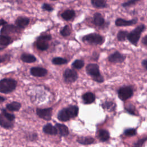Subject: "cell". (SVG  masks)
Listing matches in <instances>:
<instances>
[{"label": "cell", "instance_id": "obj_20", "mask_svg": "<svg viewBox=\"0 0 147 147\" xmlns=\"http://www.w3.org/2000/svg\"><path fill=\"white\" fill-rule=\"evenodd\" d=\"M21 59L22 61L28 63H33L36 61V58L33 55L28 53H23L21 56Z\"/></svg>", "mask_w": 147, "mask_h": 147}, {"label": "cell", "instance_id": "obj_33", "mask_svg": "<svg viewBox=\"0 0 147 147\" xmlns=\"http://www.w3.org/2000/svg\"><path fill=\"white\" fill-rule=\"evenodd\" d=\"M137 134V131L135 129L129 128L124 131V134L127 136H133Z\"/></svg>", "mask_w": 147, "mask_h": 147}, {"label": "cell", "instance_id": "obj_25", "mask_svg": "<svg viewBox=\"0 0 147 147\" xmlns=\"http://www.w3.org/2000/svg\"><path fill=\"white\" fill-rule=\"evenodd\" d=\"M21 108V104L17 102H13L6 105V109L9 111H18Z\"/></svg>", "mask_w": 147, "mask_h": 147}, {"label": "cell", "instance_id": "obj_9", "mask_svg": "<svg viewBox=\"0 0 147 147\" xmlns=\"http://www.w3.org/2000/svg\"><path fill=\"white\" fill-rule=\"evenodd\" d=\"M137 22V19L134 18L130 20H126L121 18H117L115 20V25L117 26H127L136 24Z\"/></svg>", "mask_w": 147, "mask_h": 147}, {"label": "cell", "instance_id": "obj_10", "mask_svg": "<svg viewBox=\"0 0 147 147\" xmlns=\"http://www.w3.org/2000/svg\"><path fill=\"white\" fill-rule=\"evenodd\" d=\"M125 59V56L118 52H115L109 56V60L112 63H122Z\"/></svg>", "mask_w": 147, "mask_h": 147}, {"label": "cell", "instance_id": "obj_15", "mask_svg": "<svg viewBox=\"0 0 147 147\" xmlns=\"http://www.w3.org/2000/svg\"><path fill=\"white\" fill-rule=\"evenodd\" d=\"M95 95L93 93L91 92H88L85 93L82 96V99L83 100V102L86 104H90L95 100Z\"/></svg>", "mask_w": 147, "mask_h": 147}, {"label": "cell", "instance_id": "obj_26", "mask_svg": "<svg viewBox=\"0 0 147 147\" xmlns=\"http://www.w3.org/2000/svg\"><path fill=\"white\" fill-rule=\"evenodd\" d=\"M110 134L106 130H100L99 131V138L102 142L107 141L109 139Z\"/></svg>", "mask_w": 147, "mask_h": 147}, {"label": "cell", "instance_id": "obj_12", "mask_svg": "<svg viewBox=\"0 0 147 147\" xmlns=\"http://www.w3.org/2000/svg\"><path fill=\"white\" fill-rule=\"evenodd\" d=\"M15 23L18 28H24L26 26L28 25V24L29 23V19L27 17H18L16 20Z\"/></svg>", "mask_w": 147, "mask_h": 147}, {"label": "cell", "instance_id": "obj_7", "mask_svg": "<svg viewBox=\"0 0 147 147\" xmlns=\"http://www.w3.org/2000/svg\"><path fill=\"white\" fill-rule=\"evenodd\" d=\"M63 76L64 80L67 83L74 82L78 79V74L76 72L72 69L67 68L65 70Z\"/></svg>", "mask_w": 147, "mask_h": 147}, {"label": "cell", "instance_id": "obj_38", "mask_svg": "<svg viewBox=\"0 0 147 147\" xmlns=\"http://www.w3.org/2000/svg\"><path fill=\"white\" fill-rule=\"evenodd\" d=\"M39 38H40L41 39H43V40H47V41H49L51 39V36L49 35V34L42 35V36H40Z\"/></svg>", "mask_w": 147, "mask_h": 147}, {"label": "cell", "instance_id": "obj_36", "mask_svg": "<svg viewBox=\"0 0 147 147\" xmlns=\"http://www.w3.org/2000/svg\"><path fill=\"white\" fill-rule=\"evenodd\" d=\"M42 9H44V10L46 11H52L53 10V8L48 3H44L42 6H41Z\"/></svg>", "mask_w": 147, "mask_h": 147}, {"label": "cell", "instance_id": "obj_37", "mask_svg": "<svg viewBox=\"0 0 147 147\" xmlns=\"http://www.w3.org/2000/svg\"><path fill=\"white\" fill-rule=\"evenodd\" d=\"M146 141H147V137L141 138V139L139 140L134 145V146H142L143 144H144Z\"/></svg>", "mask_w": 147, "mask_h": 147}, {"label": "cell", "instance_id": "obj_28", "mask_svg": "<svg viewBox=\"0 0 147 147\" xmlns=\"http://www.w3.org/2000/svg\"><path fill=\"white\" fill-rule=\"evenodd\" d=\"M52 63L55 65H61L66 64L67 63V60L64 58L57 57L52 59Z\"/></svg>", "mask_w": 147, "mask_h": 147}, {"label": "cell", "instance_id": "obj_8", "mask_svg": "<svg viewBox=\"0 0 147 147\" xmlns=\"http://www.w3.org/2000/svg\"><path fill=\"white\" fill-rule=\"evenodd\" d=\"M52 108H46V109H37L36 113L37 115L41 118L49 121L52 117Z\"/></svg>", "mask_w": 147, "mask_h": 147}, {"label": "cell", "instance_id": "obj_21", "mask_svg": "<svg viewBox=\"0 0 147 147\" xmlns=\"http://www.w3.org/2000/svg\"><path fill=\"white\" fill-rule=\"evenodd\" d=\"M56 127L61 136H66L68 134L69 131L68 127L65 125L61 123H56Z\"/></svg>", "mask_w": 147, "mask_h": 147}, {"label": "cell", "instance_id": "obj_41", "mask_svg": "<svg viewBox=\"0 0 147 147\" xmlns=\"http://www.w3.org/2000/svg\"><path fill=\"white\" fill-rule=\"evenodd\" d=\"M7 24V22L6 21H5L3 19L1 18V26H4L5 24Z\"/></svg>", "mask_w": 147, "mask_h": 147}, {"label": "cell", "instance_id": "obj_32", "mask_svg": "<svg viewBox=\"0 0 147 147\" xmlns=\"http://www.w3.org/2000/svg\"><path fill=\"white\" fill-rule=\"evenodd\" d=\"M2 115H3L6 118H7V119H9V120H10V121H12L13 119H14L15 116H14L13 114H10V113H9L7 112L5 109H2Z\"/></svg>", "mask_w": 147, "mask_h": 147}, {"label": "cell", "instance_id": "obj_34", "mask_svg": "<svg viewBox=\"0 0 147 147\" xmlns=\"http://www.w3.org/2000/svg\"><path fill=\"white\" fill-rule=\"evenodd\" d=\"M125 109L130 114H132V115H135L136 113H135V110L136 109L134 107V106L131 105V104H129L127 105L126 107H125Z\"/></svg>", "mask_w": 147, "mask_h": 147}, {"label": "cell", "instance_id": "obj_3", "mask_svg": "<svg viewBox=\"0 0 147 147\" xmlns=\"http://www.w3.org/2000/svg\"><path fill=\"white\" fill-rule=\"evenodd\" d=\"M87 73L91 76L93 79L99 83L103 82V78L100 74L99 66L96 64H89L86 67Z\"/></svg>", "mask_w": 147, "mask_h": 147}, {"label": "cell", "instance_id": "obj_43", "mask_svg": "<svg viewBox=\"0 0 147 147\" xmlns=\"http://www.w3.org/2000/svg\"><path fill=\"white\" fill-rule=\"evenodd\" d=\"M51 1H57V0H51Z\"/></svg>", "mask_w": 147, "mask_h": 147}, {"label": "cell", "instance_id": "obj_42", "mask_svg": "<svg viewBox=\"0 0 147 147\" xmlns=\"http://www.w3.org/2000/svg\"><path fill=\"white\" fill-rule=\"evenodd\" d=\"M1 98V100H0V101H1V102H3V101L5 100V99H4L2 96H1V98Z\"/></svg>", "mask_w": 147, "mask_h": 147}, {"label": "cell", "instance_id": "obj_24", "mask_svg": "<svg viewBox=\"0 0 147 147\" xmlns=\"http://www.w3.org/2000/svg\"><path fill=\"white\" fill-rule=\"evenodd\" d=\"M10 41H11V38L10 37L6 36L5 34L4 35L1 34V38H0L1 49H3V48L9 45L10 43Z\"/></svg>", "mask_w": 147, "mask_h": 147}, {"label": "cell", "instance_id": "obj_29", "mask_svg": "<svg viewBox=\"0 0 147 147\" xmlns=\"http://www.w3.org/2000/svg\"><path fill=\"white\" fill-rule=\"evenodd\" d=\"M128 34L129 33L127 31H124V30L119 31V32L117 34V38L119 41H123L125 40L126 38H127Z\"/></svg>", "mask_w": 147, "mask_h": 147}, {"label": "cell", "instance_id": "obj_17", "mask_svg": "<svg viewBox=\"0 0 147 147\" xmlns=\"http://www.w3.org/2000/svg\"><path fill=\"white\" fill-rule=\"evenodd\" d=\"M48 41L41 39L40 38H38L37 41L36 43L37 48L41 51H45L48 48V44L47 42Z\"/></svg>", "mask_w": 147, "mask_h": 147}, {"label": "cell", "instance_id": "obj_4", "mask_svg": "<svg viewBox=\"0 0 147 147\" xmlns=\"http://www.w3.org/2000/svg\"><path fill=\"white\" fill-rule=\"evenodd\" d=\"M145 26L144 24H141L138 26L128 34L127 38L132 44L136 46L140 38L141 34L143 30L145 29Z\"/></svg>", "mask_w": 147, "mask_h": 147}, {"label": "cell", "instance_id": "obj_2", "mask_svg": "<svg viewBox=\"0 0 147 147\" xmlns=\"http://www.w3.org/2000/svg\"><path fill=\"white\" fill-rule=\"evenodd\" d=\"M17 82L10 78H5L0 82V91L2 93L7 94L13 91L16 87Z\"/></svg>", "mask_w": 147, "mask_h": 147}, {"label": "cell", "instance_id": "obj_40", "mask_svg": "<svg viewBox=\"0 0 147 147\" xmlns=\"http://www.w3.org/2000/svg\"><path fill=\"white\" fill-rule=\"evenodd\" d=\"M142 43L145 45H147V35L143 37L142 40Z\"/></svg>", "mask_w": 147, "mask_h": 147}, {"label": "cell", "instance_id": "obj_19", "mask_svg": "<svg viewBox=\"0 0 147 147\" xmlns=\"http://www.w3.org/2000/svg\"><path fill=\"white\" fill-rule=\"evenodd\" d=\"M75 16V12L74 10H66L61 14V17L65 20H70Z\"/></svg>", "mask_w": 147, "mask_h": 147}, {"label": "cell", "instance_id": "obj_39", "mask_svg": "<svg viewBox=\"0 0 147 147\" xmlns=\"http://www.w3.org/2000/svg\"><path fill=\"white\" fill-rule=\"evenodd\" d=\"M142 65L147 70V59H144V60H142Z\"/></svg>", "mask_w": 147, "mask_h": 147}, {"label": "cell", "instance_id": "obj_6", "mask_svg": "<svg viewBox=\"0 0 147 147\" xmlns=\"http://www.w3.org/2000/svg\"><path fill=\"white\" fill-rule=\"evenodd\" d=\"M83 40L87 41V42L91 44L97 45V44H102L103 42V37L98 34L91 33V34L85 36L83 38Z\"/></svg>", "mask_w": 147, "mask_h": 147}, {"label": "cell", "instance_id": "obj_23", "mask_svg": "<svg viewBox=\"0 0 147 147\" xmlns=\"http://www.w3.org/2000/svg\"><path fill=\"white\" fill-rule=\"evenodd\" d=\"M91 2L96 8H104L107 6V0H91Z\"/></svg>", "mask_w": 147, "mask_h": 147}, {"label": "cell", "instance_id": "obj_27", "mask_svg": "<svg viewBox=\"0 0 147 147\" xmlns=\"http://www.w3.org/2000/svg\"><path fill=\"white\" fill-rule=\"evenodd\" d=\"M102 106L105 109H107L110 111L114 110L115 107V105L111 101H106L104 103H103Z\"/></svg>", "mask_w": 147, "mask_h": 147}, {"label": "cell", "instance_id": "obj_22", "mask_svg": "<svg viewBox=\"0 0 147 147\" xmlns=\"http://www.w3.org/2000/svg\"><path fill=\"white\" fill-rule=\"evenodd\" d=\"M77 142L83 145H89L94 142V139L91 137H81L77 139Z\"/></svg>", "mask_w": 147, "mask_h": 147}, {"label": "cell", "instance_id": "obj_35", "mask_svg": "<svg viewBox=\"0 0 147 147\" xmlns=\"http://www.w3.org/2000/svg\"><path fill=\"white\" fill-rule=\"evenodd\" d=\"M140 0H129L123 3L122 4V6L124 7H129L131 5H133L134 4H136L137 2H138Z\"/></svg>", "mask_w": 147, "mask_h": 147}, {"label": "cell", "instance_id": "obj_5", "mask_svg": "<svg viewBox=\"0 0 147 147\" xmlns=\"http://www.w3.org/2000/svg\"><path fill=\"white\" fill-rule=\"evenodd\" d=\"M118 97L122 100H126L131 98L133 95V88L130 86L121 87L118 91Z\"/></svg>", "mask_w": 147, "mask_h": 147}, {"label": "cell", "instance_id": "obj_30", "mask_svg": "<svg viewBox=\"0 0 147 147\" xmlns=\"http://www.w3.org/2000/svg\"><path fill=\"white\" fill-rule=\"evenodd\" d=\"M60 34L66 37L69 36L71 34V29L68 25H65L63 28L60 30Z\"/></svg>", "mask_w": 147, "mask_h": 147}, {"label": "cell", "instance_id": "obj_31", "mask_svg": "<svg viewBox=\"0 0 147 147\" xmlns=\"http://www.w3.org/2000/svg\"><path fill=\"white\" fill-rule=\"evenodd\" d=\"M84 61L82 60H76L72 63V66L76 69H80L84 65Z\"/></svg>", "mask_w": 147, "mask_h": 147}, {"label": "cell", "instance_id": "obj_16", "mask_svg": "<svg viewBox=\"0 0 147 147\" xmlns=\"http://www.w3.org/2000/svg\"><path fill=\"white\" fill-rule=\"evenodd\" d=\"M17 31V28L13 25H4L1 30V34H9L10 33H13Z\"/></svg>", "mask_w": 147, "mask_h": 147}, {"label": "cell", "instance_id": "obj_18", "mask_svg": "<svg viewBox=\"0 0 147 147\" xmlns=\"http://www.w3.org/2000/svg\"><path fill=\"white\" fill-rule=\"evenodd\" d=\"M0 119H1V126L2 127L6 129H9L13 127V123L11 122V121L6 118L2 115V114L0 116Z\"/></svg>", "mask_w": 147, "mask_h": 147}, {"label": "cell", "instance_id": "obj_14", "mask_svg": "<svg viewBox=\"0 0 147 147\" xmlns=\"http://www.w3.org/2000/svg\"><path fill=\"white\" fill-rule=\"evenodd\" d=\"M105 20L102 16L99 13H96L93 17V23L98 26H100L104 24Z\"/></svg>", "mask_w": 147, "mask_h": 147}, {"label": "cell", "instance_id": "obj_13", "mask_svg": "<svg viewBox=\"0 0 147 147\" xmlns=\"http://www.w3.org/2000/svg\"><path fill=\"white\" fill-rule=\"evenodd\" d=\"M43 131L45 133L51 135H55L57 133V129L51 123H48L43 127Z\"/></svg>", "mask_w": 147, "mask_h": 147}, {"label": "cell", "instance_id": "obj_11", "mask_svg": "<svg viewBox=\"0 0 147 147\" xmlns=\"http://www.w3.org/2000/svg\"><path fill=\"white\" fill-rule=\"evenodd\" d=\"M30 74L37 77H42L47 74L46 69L41 67H33L30 69Z\"/></svg>", "mask_w": 147, "mask_h": 147}, {"label": "cell", "instance_id": "obj_1", "mask_svg": "<svg viewBox=\"0 0 147 147\" xmlns=\"http://www.w3.org/2000/svg\"><path fill=\"white\" fill-rule=\"evenodd\" d=\"M79 112V108L76 106H70L67 108L60 110L57 115V118L60 121H67L71 118L77 116Z\"/></svg>", "mask_w": 147, "mask_h": 147}]
</instances>
